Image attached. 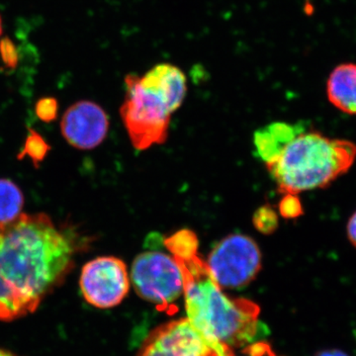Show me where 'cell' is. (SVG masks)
I'll list each match as a JSON object with an SVG mask.
<instances>
[{
  "mask_svg": "<svg viewBox=\"0 0 356 356\" xmlns=\"http://www.w3.org/2000/svg\"><path fill=\"white\" fill-rule=\"evenodd\" d=\"M79 245L44 214L0 222V321L34 313L74 268Z\"/></svg>",
  "mask_w": 356,
  "mask_h": 356,
  "instance_id": "6da1fadb",
  "label": "cell"
},
{
  "mask_svg": "<svg viewBox=\"0 0 356 356\" xmlns=\"http://www.w3.org/2000/svg\"><path fill=\"white\" fill-rule=\"evenodd\" d=\"M166 250L181 269L187 318L205 336L229 348L252 343L261 334L259 307L222 291L198 252L197 236L180 229L165 238Z\"/></svg>",
  "mask_w": 356,
  "mask_h": 356,
  "instance_id": "7a4b0ae2",
  "label": "cell"
},
{
  "mask_svg": "<svg viewBox=\"0 0 356 356\" xmlns=\"http://www.w3.org/2000/svg\"><path fill=\"white\" fill-rule=\"evenodd\" d=\"M120 108L122 121L134 147L145 151L168 139L172 115L187 91L186 76L179 67L159 64L144 76L129 74Z\"/></svg>",
  "mask_w": 356,
  "mask_h": 356,
  "instance_id": "3957f363",
  "label": "cell"
},
{
  "mask_svg": "<svg viewBox=\"0 0 356 356\" xmlns=\"http://www.w3.org/2000/svg\"><path fill=\"white\" fill-rule=\"evenodd\" d=\"M355 159V143L302 131L266 165L281 193L298 195L325 188L348 172Z\"/></svg>",
  "mask_w": 356,
  "mask_h": 356,
  "instance_id": "277c9868",
  "label": "cell"
},
{
  "mask_svg": "<svg viewBox=\"0 0 356 356\" xmlns=\"http://www.w3.org/2000/svg\"><path fill=\"white\" fill-rule=\"evenodd\" d=\"M131 281L140 298L168 310L184 294L181 269L172 255L146 252L134 259Z\"/></svg>",
  "mask_w": 356,
  "mask_h": 356,
  "instance_id": "5b68a950",
  "label": "cell"
},
{
  "mask_svg": "<svg viewBox=\"0 0 356 356\" xmlns=\"http://www.w3.org/2000/svg\"><path fill=\"white\" fill-rule=\"evenodd\" d=\"M206 264L220 287L238 289L250 284L261 270V252L252 238L235 234L213 248Z\"/></svg>",
  "mask_w": 356,
  "mask_h": 356,
  "instance_id": "8992f818",
  "label": "cell"
},
{
  "mask_svg": "<svg viewBox=\"0 0 356 356\" xmlns=\"http://www.w3.org/2000/svg\"><path fill=\"white\" fill-rule=\"evenodd\" d=\"M138 356H235L226 344L196 329L188 318L159 327L145 343Z\"/></svg>",
  "mask_w": 356,
  "mask_h": 356,
  "instance_id": "52a82bcc",
  "label": "cell"
},
{
  "mask_svg": "<svg viewBox=\"0 0 356 356\" xmlns=\"http://www.w3.org/2000/svg\"><path fill=\"white\" fill-rule=\"evenodd\" d=\"M79 287L84 300L96 308L118 306L130 289L127 266L118 257L92 259L83 267Z\"/></svg>",
  "mask_w": 356,
  "mask_h": 356,
  "instance_id": "ba28073f",
  "label": "cell"
},
{
  "mask_svg": "<svg viewBox=\"0 0 356 356\" xmlns=\"http://www.w3.org/2000/svg\"><path fill=\"white\" fill-rule=\"evenodd\" d=\"M60 129L65 140L72 147L83 151L92 149L106 138L108 116L95 102H76L65 111Z\"/></svg>",
  "mask_w": 356,
  "mask_h": 356,
  "instance_id": "9c48e42d",
  "label": "cell"
},
{
  "mask_svg": "<svg viewBox=\"0 0 356 356\" xmlns=\"http://www.w3.org/2000/svg\"><path fill=\"white\" fill-rule=\"evenodd\" d=\"M330 102L346 114L356 115V64L337 65L327 79Z\"/></svg>",
  "mask_w": 356,
  "mask_h": 356,
  "instance_id": "30bf717a",
  "label": "cell"
},
{
  "mask_svg": "<svg viewBox=\"0 0 356 356\" xmlns=\"http://www.w3.org/2000/svg\"><path fill=\"white\" fill-rule=\"evenodd\" d=\"M299 126L273 123L254 134V146L264 163L277 156L290 140L302 132Z\"/></svg>",
  "mask_w": 356,
  "mask_h": 356,
  "instance_id": "8fae6325",
  "label": "cell"
},
{
  "mask_svg": "<svg viewBox=\"0 0 356 356\" xmlns=\"http://www.w3.org/2000/svg\"><path fill=\"white\" fill-rule=\"evenodd\" d=\"M24 196L19 187L8 179H0V222H6L19 216Z\"/></svg>",
  "mask_w": 356,
  "mask_h": 356,
  "instance_id": "7c38bea8",
  "label": "cell"
},
{
  "mask_svg": "<svg viewBox=\"0 0 356 356\" xmlns=\"http://www.w3.org/2000/svg\"><path fill=\"white\" fill-rule=\"evenodd\" d=\"M252 221H254V228L257 231L261 232L264 235H269L277 229V213L270 206H261L255 211Z\"/></svg>",
  "mask_w": 356,
  "mask_h": 356,
  "instance_id": "4fadbf2b",
  "label": "cell"
},
{
  "mask_svg": "<svg viewBox=\"0 0 356 356\" xmlns=\"http://www.w3.org/2000/svg\"><path fill=\"white\" fill-rule=\"evenodd\" d=\"M48 152L44 140L42 139L38 134L32 132L31 135L26 140L24 154H28L33 161H42Z\"/></svg>",
  "mask_w": 356,
  "mask_h": 356,
  "instance_id": "5bb4252c",
  "label": "cell"
},
{
  "mask_svg": "<svg viewBox=\"0 0 356 356\" xmlns=\"http://www.w3.org/2000/svg\"><path fill=\"white\" fill-rule=\"evenodd\" d=\"M280 205V214L288 219H294L303 213L301 201L295 194H284Z\"/></svg>",
  "mask_w": 356,
  "mask_h": 356,
  "instance_id": "9a60e30c",
  "label": "cell"
},
{
  "mask_svg": "<svg viewBox=\"0 0 356 356\" xmlns=\"http://www.w3.org/2000/svg\"><path fill=\"white\" fill-rule=\"evenodd\" d=\"M58 103L54 98H44L36 106L37 115L43 121L50 122L57 116Z\"/></svg>",
  "mask_w": 356,
  "mask_h": 356,
  "instance_id": "2e32d148",
  "label": "cell"
},
{
  "mask_svg": "<svg viewBox=\"0 0 356 356\" xmlns=\"http://www.w3.org/2000/svg\"><path fill=\"white\" fill-rule=\"evenodd\" d=\"M242 356H277L266 343L250 344L243 351Z\"/></svg>",
  "mask_w": 356,
  "mask_h": 356,
  "instance_id": "e0dca14e",
  "label": "cell"
},
{
  "mask_svg": "<svg viewBox=\"0 0 356 356\" xmlns=\"http://www.w3.org/2000/svg\"><path fill=\"white\" fill-rule=\"evenodd\" d=\"M348 236L353 247L356 248V212L350 217L348 224Z\"/></svg>",
  "mask_w": 356,
  "mask_h": 356,
  "instance_id": "ac0fdd59",
  "label": "cell"
},
{
  "mask_svg": "<svg viewBox=\"0 0 356 356\" xmlns=\"http://www.w3.org/2000/svg\"><path fill=\"white\" fill-rule=\"evenodd\" d=\"M317 356H348V355H346V353H343V351L327 350V351H323V353H321L320 355H318Z\"/></svg>",
  "mask_w": 356,
  "mask_h": 356,
  "instance_id": "d6986e66",
  "label": "cell"
},
{
  "mask_svg": "<svg viewBox=\"0 0 356 356\" xmlns=\"http://www.w3.org/2000/svg\"><path fill=\"white\" fill-rule=\"evenodd\" d=\"M0 356H19V355H15V353H11V351L2 350V348H0Z\"/></svg>",
  "mask_w": 356,
  "mask_h": 356,
  "instance_id": "ffe728a7",
  "label": "cell"
},
{
  "mask_svg": "<svg viewBox=\"0 0 356 356\" xmlns=\"http://www.w3.org/2000/svg\"><path fill=\"white\" fill-rule=\"evenodd\" d=\"M2 34V19L1 16H0V36H1Z\"/></svg>",
  "mask_w": 356,
  "mask_h": 356,
  "instance_id": "44dd1931",
  "label": "cell"
}]
</instances>
